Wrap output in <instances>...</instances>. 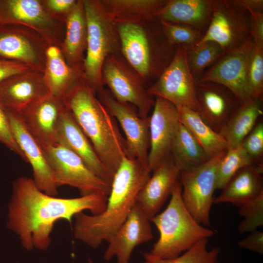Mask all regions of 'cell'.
I'll use <instances>...</instances> for the list:
<instances>
[{
	"label": "cell",
	"instance_id": "obj_1",
	"mask_svg": "<svg viewBox=\"0 0 263 263\" xmlns=\"http://www.w3.org/2000/svg\"><path fill=\"white\" fill-rule=\"evenodd\" d=\"M107 198L98 193L57 198L41 191L33 179L20 177L13 183L7 227L19 236L26 250H45L50 244L51 233L57 221L71 222L75 214L86 210L92 215L100 214L105 209Z\"/></svg>",
	"mask_w": 263,
	"mask_h": 263
},
{
	"label": "cell",
	"instance_id": "obj_2",
	"mask_svg": "<svg viewBox=\"0 0 263 263\" xmlns=\"http://www.w3.org/2000/svg\"><path fill=\"white\" fill-rule=\"evenodd\" d=\"M150 173L137 160L124 156L113 177L104 210L97 215L81 212L74 216L75 238L93 248L108 242L126 221Z\"/></svg>",
	"mask_w": 263,
	"mask_h": 263
},
{
	"label": "cell",
	"instance_id": "obj_3",
	"mask_svg": "<svg viewBox=\"0 0 263 263\" xmlns=\"http://www.w3.org/2000/svg\"><path fill=\"white\" fill-rule=\"evenodd\" d=\"M96 94L83 73L62 99L113 179L126 156V142L116 120Z\"/></svg>",
	"mask_w": 263,
	"mask_h": 263
},
{
	"label": "cell",
	"instance_id": "obj_4",
	"mask_svg": "<svg viewBox=\"0 0 263 263\" xmlns=\"http://www.w3.org/2000/svg\"><path fill=\"white\" fill-rule=\"evenodd\" d=\"M150 221L157 228L159 237L148 253L158 258L178 257L200 240L214 234L211 229L199 224L186 208L180 181L174 188L166 208Z\"/></svg>",
	"mask_w": 263,
	"mask_h": 263
},
{
	"label": "cell",
	"instance_id": "obj_5",
	"mask_svg": "<svg viewBox=\"0 0 263 263\" xmlns=\"http://www.w3.org/2000/svg\"><path fill=\"white\" fill-rule=\"evenodd\" d=\"M120 53L145 82L160 75L177 49L164 36L161 26L149 34L141 24L117 25Z\"/></svg>",
	"mask_w": 263,
	"mask_h": 263
},
{
	"label": "cell",
	"instance_id": "obj_6",
	"mask_svg": "<svg viewBox=\"0 0 263 263\" xmlns=\"http://www.w3.org/2000/svg\"><path fill=\"white\" fill-rule=\"evenodd\" d=\"M87 43L83 75L96 94L103 89L102 71L106 59L120 53L117 25L107 16L100 0H83Z\"/></svg>",
	"mask_w": 263,
	"mask_h": 263
},
{
	"label": "cell",
	"instance_id": "obj_7",
	"mask_svg": "<svg viewBox=\"0 0 263 263\" xmlns=\"http://www.w3.org/2000/svg\"><path fill=\"white\" fill-rule=\"evenodd\" d=\"M65 18L50 12L44 0H0V24H21L38 33L49 46L60 49Z\"/></svg>",
	"mask_w": 263,
	"mask_h": 263
},
{
	"label": "cell",
	"instance_id": "obj_8",
	"mask_svg": "<svg viewBox=\"0 0 263 263\" xmlns=\"http://www.w3.org/2000/svg\"><path fill=\"white\" fill-rule=\"evenodd\" d=\"M103 85H107L117 101L132 104L142 118H147L153 107V96L149 94L145 81L127 63L121 53L112 54L105 60L102 71Z\"/></svg>",
	"mask_w": 263,
	"mask_h": 263
},
{
	"label": "cell",
	"instance_id": "obj_9",
	"mask_svg": "<svg viewBox=\"0 0 263 263\" xmlns=\"http://www.w3.org/2000/svg\"><path fill=\"white\" fill-rule=\"evenodd\" d=\"M42 147L58 187L67 185L76 188L81 196L98 193L108 197L111 186L95 175L75 153L59 143Z\"/></svg>",
	"mask_w": 263,
	"mask_h": 263
},
{
	"label": "cell",
	"instance_id": "obj_10",
	"mask_svg": "<svg viewBox=\"0 0 263 263\" xmlns=\"http://www.w3.org/2000/svg\"><path fill=\"white\" fill-rule=\"evenodd\" d=\"M226 150L197 167L182 171L180 174L183 202L193 218L206 227L211 225L210 213L216 189L217 170Z\"/></svg>",
	"mask_w": 263,
	"mask_h": 263
},
{
	"label": "cell",
	"instance_id": "obj_11",
	"mask_svg": "<svg viewBox=\"0 0 263 263\" xmlns=\"http://www.w3.org/2000/svg\"><path fill=\"white\" fill-rule=\"evenodd\" d=\"M186 47L177 46L172 60L156 81L147 88L149 94L170 102L176 107H186L197 112L195 83L187 62Z\"/></svg>",
	"mask_w": 263,
	"mask_h": 263
},
{
	"label": "cell",
	"instance_id": "obj_12",
	"mask_svg": "<svg viewBox=\"0 0 263 263\" xmlns=\"http://www.w3.org/2000/svg\"><path fill=\"white\" fill-rule=\"evenodd\" d=\"M96 94L98 99L119 123L124 133L126 156L137 160L149 169L150 116L147 118L140 117L135 106L116 100L109 91L104 88Z\"/></svg>",
	"mask_w": 263,
	"mask_h": 263
},
{
	"label": "cell",
	"instance_id": "obj_13",
	"mask_svg": "<svg viewBox=\"0 0 263 263\" xmlns=\"http://www.w3.org/2000/svg\"><path fill=\"white\" fill-rule=\"evenodd\" d=\"M250 14L232 0H214L208 26L199 42L218 44L224 54L232 51L251 38Z\"/></svg>",
	"mask_w": 263,
	"mask_h": 263
},
{
	"label": "cell",
	"instance_id": "obj_14",
	"mask_svg": "<svg viewBox=\"0 0 263 263\" xmlns=\"http://www.w3.org/2000/svg\"><path fill=\"white\" fill-rule=\"evenodd\" d=\"M49 46L36 31L21 24H0V57L44 72Z\"/></svg>",
	"mask_w": 263,
	"mask_h": 263
},
{
	"label": "cell",
	"instance_id": "obj_15",
	"mask_svg": "<svg viewBox=\"0 0 263 263\" xmlns=\"http://www.w3.org/2000/svg\"><path fill=\"white\" fill-rule=\"evenodd\" d=\"M6 110L13 136L23 153L25 161L31 166L35 184L45 193L56 196L58 187L42 146L27 128L20 114Z\"/></svg>",
	"mask_w": 263,
	"mask_h": 263
},
{
	"label": "cell",
	"instance_id": "obj_16",
	"mask_svg": "<svg viewBox=\"0 0 263 263\" xmlns=\"http://www.w3.org/2000/svg\"><path fill=\"white\" fill-rule=\"evenodd\" d=\"M150 116V149L148 168L151 172L171 154L180 124L176 107L162 98L155 97Z\"/></svg>",
	"mask_w": 263,
	"mask_h": 263
},
{
	"label": "cell",
	"instance_id": "obj_17",
	"mask_svg": "<svg viewBox=\"0 0 263 263\" xmlns=\"http://www.w3.org/2000/svg\"><path fill=\"white\" fill-rule=\"evenodd\" d=\"M253 45L251 37L239 47L224 53L198 81L222 84L229 89L241 102L251 97L246 79V70Z\"/></svg>",
	"mask_w": 263,
	"mask_h": 263
},
{
	"label": "cell",
	"instance_id": "obj_18",
	"mask_svg": "<svg viewBox=\"0 0 263 263\" xmlns=\"http://www.w3.org/2000/svg\"><path fill=\"white\" fill-rule=\"evenodd\" d=\"M150 222L135 203L125 222L108 241L104 259L109 261L115 256L117 263H129L135 247L153 238Z\"/></svg>",
	"mask_w": 263,
	"mask_h": 263
},
{
	"label": "cell",
	"instance_id": "obj_19",
	"mask_svg": "<svg viewBox=\"0 0 263 263\" xmlns=\"http://www.w3.org/2000/svg\"><path fill=\"white\" fill-rule=\"evenodd\" d=\"M195 88L199 114L219 133L241 102L229 89L218 83L196 81Z\"/></svg>",
	"mask_w": 263,
	"mask_h": 263
},
{
	"label": "cell",
	"instance_id": "obj_20",
	"mask_svg": "<svg viewBox=\"0 0 263 263\" xmlns=\"http://www.w3.org/2000/svg\"><path fill=\"white\" fill-rule=\"evenodd\" d=\"M181 171L171 154L152 171L135 202L150 220L158 213L171 195L180 181Z\"/></svg>",
	"mask_w": 263,
	"mask_h": 263
},
{
	"label": "cell",
	"instance_id": "obj_21",
	"mask_svg": "<svg viewBox=\"0 0 263 263\" xmlns=\"http://www.w3.org/2000/svg\"><path fill=\"white\" fill-rule=\"evenodd\" d=\"M50 94L43 72L34 69L13 75L0 82V101L18 113Z\"/></svg>",
	"mask_w": 263,
	"mask_h": 263
},
{
	"label": "cell",
	"instance_id": "obj_22",
	"mask_svg": "<svg viewBox=\"0 0 263 263\" xmlns=\"http://www.w3.org/2000/svg\"><path fill=\"white\" fill-rule=\"evenodd\" d=\"M65 108L62 98L50 94L19 113L30 132L44 147L57 143L58 125Z\"/></svg>",
	"mask_w": 263,
	"mask_h": 263
},
{
	"label": "cell",
	"instance_id": "obj_23",
	"mask_svg": "<svg viewBox=\"0 0 263 263\" xmlns=\"http://www.w3.org/2000/svg\"><path fill=\"white\" fill-rule=\"evenodd\" d=\"M57 142L75 153L95 175L111 186L113 178L98 156L91 143L66 107L61 114L58 125Z\"/></svg>",
	"mask_w": 263,
	"mask_h": 263
},
{
	"label": "cell",
	"instance_id": "obj_24",
	"mask_svg": "<svg viewBox=\"0 0 263 263\" xmlns=\"http://www.w3.org/2000/svg\"><path fill=\"white\" fill-rule=\"evenodd\" d=\"M214 0H167L156 13L158 19L193 27L203 35L209 24Z\"/></svg>",
	"mask_w": 263,
	"mask_h": 263
},
{
	"label": "cell",
	"instance_id": "obj_25",
	"mask_svg": "<svg viewBox=\"0 0 263 263\" xmlns=\"http://www.w3.org/2000/svg\"><path fill=\"white\" fill-rule=\"evenodd\" d=\"M87 43V25L83 0H77L65 19V31L61 48L67 64L83 68Z\"/></svg>",
	"mask_w": 263,
	"mask_h": 263
},
{
	"label": "cell",
	"instance_id": "obj_26",
	"mask_svg": "<svg viewBox=\"0 0 263 263\" xmlns=\"http://www.w3.org/2000/svg\"><path fill=\"white\" fill-rule=\"evenodd\" d=\"M263 165L252 164L239 170L214 198L213 203H231L239 207L263 192Z\"/></svg>",
	"mask_w": 263,
	"mask_h": 263
},
{
	"label": "cell",
	"instance_id": "obj_27",
	"mask_svg": "<svg viewBox=\"0 0 263 263\" xmlns=\"http://www.w3.org/2000/svg\"><path fill=\"white\" fill-rule=\"evenodd\" d=\"M167 0H100L109 19L116 25L142 24L156 19Z\"/></svg>",
	"mask_w": 263,
	"mask_h": 263
},
{
	"label": "cell",
	"instance_id": "obj_28",
	"mask_svg": "<svg viewBox=\"0 0 263 263\" xmlns=\"http://www.w3.org/2000/svg\"><path fill=\"white\" fill-rule=\"evenodd\" d=\"M263 100L251 97L241 102L219 132L228 148L241 145L263 114Z\"/></svg>",
	"mask_w": 263,
	"mask_h": 263
},
{
	"label": "cell",
	"instance_id": "obj_29",
	"mask_svg": "<svg viewBox=\"0 0 263 263\" xmlns=\"http://www.w3.org/2000/svg\"><path fill=\"white\" fill-rule=\"evenodd\" d=\"M83 73V68L67 64L59 48L48 47L43 75L51 94L62 98Z\"/></svg>",
	"mask_w": 263,
	"mask_h": 263
},
{
	"label": "cell",
	"instance_id": "obj_30",
	"mask_svg": "<svg viewBox=\"0 0 263 263\" xmlns=\"http://www.w3.org/2000/svg\"><path fill=\"white\" fill-rule=\"evenodd\" d=\"M176 108L180 122L190 131L209 158L228 148L223 136L208 126L198 112L186 107Z\"/></svg>",
	"mask_w": 263,
	"mask_h": 263
},
{
	"label": "cell",
	"instance_id": "obj_31",
	"mask_svg": "<svg viewBox=\"0 0 263 263\" xmlns=\"http://www.w3.org/2000/svg\"><path fill=\"white\" fill-rule=\"evenodd\" d=\"M171 155L182 171L197 167L210 158L190 131L181 122Z\"/></svg>",
	"mask_w": 263,
	"mask_h": 263
},
{
	"label": "cell",
	"instance_id": "obj_32",
	"mask_svg": "<svg viewBox=\"0 0 263 263\" xmlns=\"http://www.w3.org/2000/svg\"><path fill=\"white\" fill-rule=\"evenodd\" d=\"M186 50L188 66L196 81L199 80L207 68L214 64L224 54L221 47L211 41L199 42L186 48Z\"/></svg>",
	"mask_w": 263,
	"mask_h": 263
},
{
	"label": "cell",
	"instance_id": "obj_33",
	"mask_svg": "<svg viewBox=\"0 0 263 263\" xmlns=\"http://www.w3.org/2000/svg\"><path fill=\"white\" fill-rule=\"evenodd\" d=\"M252 164L251 159L241 145L227 149L218 166L215 189H222L239 170Z\"/></svg>",
	"mask_w": 263,
	"mask_h": 263
},
{
	"label": "cell",
	"instance_id": "obj_34",
	"mask_svg": "<svg viewBox=\"0 0 263 263\" xmlns=\"http://www.w3.org/2000/svg\"><path fill=\"white\" fill-rule=\"evenodd\" d=\"M208 239L201 240L187 251L173 258H158L148 253H144V256L151 263H219L221 249L216 246L208 249Z\"/></svg>",
	"mask_w": 263,
	"mask_h": 263
},
{
	"label": "cell",
	"instance_id": "obj_35",
	"mask_svg": "<svg viewBox=\"0 0 263 263\" xmlns=\"http://www.w3.org/2000/svg\"><path fill=\"white\" fill-rule=\"evenodd\" d=\"M162 31L171 45L189 47L198 43L203 33L198 29L185 24L159 19Z\"/></svg>",
	"mask_w": 263,
	"mask_h": 263
},
{
	"label": "cell",
	"instance_id": "obj_36",
	"mask_svg": "<svg viewBox=\"0 0 263 263\" xmlns=\"http://www.w3.org/2000/svg\"><path fill=\"white\" fill-rule=\"evenodd\" d=\"M246 79L250 96L263 100V50L254 44L247 61Z\"/></svg>",
	"mask_w": 263,
	"mask_h": 263
},
{
	"label": "cell",
	"instance_id": "obj_37",
	"mask_svg": "<svg viewBox=\"0 0 263 263\" xmlns=\"http://www.w3.org/2000/svg\"><path fill=\"white\" fill-rule=\"evenodd\" d=\"M239 207V215L244 218L238 226L240 233L251 232L263 225V192Z\"/></svg>",
	"mask_w": 263,
	"mask_h": 263
},
{
	"label": "cell",
	"instance_id": "obj_38",
	"mask_svg": "<svg viewBox=\"0 0 263 263\" xmlns=\"http://www.w3.org/2000/svg\"><path fill=\"white\" fill-rule=\"evenodd\" d=\"M242 146L253 164L263 165V123L257 122L243 140Z\"/></svg>",
	"mask_w": 263,
	"mask_h": 263
},
{
	"label": "cell",
	"instance_id": "obj_39",
	"mask_svg": "<svg viewBox=\"0 0 263 263\" xmlns=\"http://www.w3.org/2000/svg\"><path fill=\"white\" fill-rule=\"evenodd\" d=\"M0 142L19 155L25 161L22 152L13 136L6 109L0 101Z\"/></svg>",
	"mask_w": 263,
	"mask_h": 263
},
{
	"label": "cell",
	"instance_id": "obj_40",
	"mask_svg": "<svg viewBox=\"0 0 263 263\" xmlns=\"http://www.w3.org/2000/svg\"><path fill=\"white\" fill-rule=\"evenodd\" d=\"M250 14L249 33L254 45L263 50V13L248 11Z\"/></svg>",
	"mask_w": 263,
	"mask_h": 263
},
{
	"label": "cell",
	"instance_id": "obj_41",
	"mask_svg": "<svg viewBox=\"0 0 263 263\" xmlns=\"http://www.w3.org/2000/svg\"><path fill=\"white\" fill-rule=\"evenodd\" d=\"M32 69L21 62L0 57V82L14 75Z\"/></svg>",
	"mask_w": 263,
	"mask_h": 263
},
{
	"label": "cell",
	"instance_id": "obj_42",
	"mask_svg": "<svg viewBox=\"0 0 263 263\" xmlns=\"http://www.w3.org/2000/svg\"><path fill=\"white\" fill-rule=\"evenodd\" d=\"M244 238L238 242V245L242 248L259 254H263V232L255 230Z\"/></svg>",
	"mask_w": 263,
	"mask_h": 263
},
{
	"label": "cell",
	"instance_id": "obj_43",
	"mask_svg": "<svg viewBox=\"0 0 263 263\" xmlns=\"http://www.w3.org/2000/svg\"><path fill=\"white\" fill-rule=\"evenodd\" d=\"M77 0H44L46 6L53 14L65 18Z\"/></svg>",
	"mask_w": 263,
	"mask_h": 263
},
{
	"label": "cell",
	"instance_id": "obj_44",
	"mask_svg": "<svg viewBox=\"0 0 263 263\" xmlns=\"http://www.w3.org/2000/svg\"><path fill=\"white\" fill-rule=\"evenodd\" d=\"M233 2L239 7L247 11L263 12V0H232Z\"/></svg>",
	"mask_w": 263,
	"mask_h": 263
},
{
	"label": "cell",
	"instance_id": "obj_45",
	"mask_svg": "<svg viewBox=\"0 0 263 263\" xmlns=\"http://www.w3.org/2000/svg\"><path fill=\"white\" fill-rule=\"evenodd\" d=\"M145 263H151L149 260H146V261Z\"/></svg>",
	"mask_w": 263,
	"mask_h": 263
},
{
	"label": "cell",
	"instance_id": "obj_46",
	"mask_svg": "<svg viewBox=\"0 0 263 263\" xmlns=\"http://www.w3.org/2000/svg\"><path fill=\"white\" fill-rule=\"evenodd\" d=\"M89 263H94L91 260H89Z\"/></svg>",
	"mask_w": 263,
	"mask_h": 263
}]
</instances>
